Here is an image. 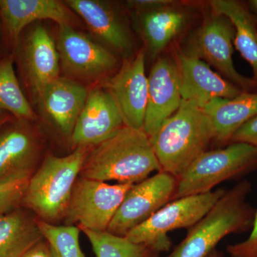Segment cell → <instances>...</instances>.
<instances>
[{"mask_svg":"<svg viewBox=\"0 0 257 257\" xmlns=\"http://www.w3.org/2000/svg\"><path fill=\"white\" fill-rule=\"evenodd\" d=\"M57 49L61 68L77 82L99 80L117 65V58L110 50L67 25L60 26Z\"/></svg>","mask_w":257,"mask_h":257,"instance_id":"30bf717a","label":"cell"},{"mask_svg":"<svg viewBox=\"0 0 257 257\" xmlns=\"http://www.w3.org/2000/svg\"><path fill=\"white\" fill-rule=\"evenodd\" d=\"M251 189L243 179L226 190L167 257H206L227 235L249 231L256 209L246 202Z\"/></svg>","mask_w":257,"mask_h":257,"instance_id":"3957f363","label":"cell"},{"mask_svg":"<svg viewBox=\"0 0 257 257\" xmlns=\"http://www.w3.org/2000/svg\"><path fill=\"white\" fill-rule=\"evenodd\" d=\"M148 78V100L143 130L152 136L182 104L178 68L175 60L160 57Z\"/></svg>","mask_w":257,"mask_h":257,"instance_id":"5bb4252c","label":"cell"},{"mask_svg":"<svg viewBox=\"0 0 257 257\" xmlns=\"http://www.w3.org/2000/svg\"><path fill=\"white\" fill-rule=\"evenodd\" d=\"M214 134V141L228 145L240 127L257 115V92H242L233 99L216 98L204 107Z\"/></svg>","mask_w":257,"mask_h":257,"instance_id":"ffe728a7","label":"cell"},{"mask_svg":"<svg viewBox=\"0 0 257 257\" xmlns=\"http://www.w3.org/2000/svg\"><path fill=\"white\" fill-rule=\"evenodd\" d=\"M134 184H109L101 181L77 179L64 219L79 229L106 231L126 193Z\"/></svg>","mask_w":257,"mask_h":257,"instance_id":"ba28073f","label":"cell"},{"mask_svg":"<svg viewBox=\"0 0 257 257\" xmlns=\"http://www.w3.org/2000/svg\"><path fill=\"white\" fill-rule=\"evenodd\" d=\"M257 170V147L230 143L224 148L206 151L177 179L173 200L211 192L225 181L241 178Z\"/></svg>","mask_w":257,"mask_h":257,"instance_id":"5b68a950","label":"cell"},{"mask_svg":"<svg viewBox=\"0 0 257 257\" xmlns=\"http://www.w3.org/2000/svg\"><path fill=\"white\" fill-rule=\"evenodd\" d=\"M89 91L77 81L60 77L42 91L37 101L66 138L70 139Z\"/></svg>","mask_w":257,"mask_h":257,"instance_id":"ac0fdd59","label":"cell"},{"mask_svg":"<svg viewBox=\"0 0 257 257\" xmlns=\"http://www.w3.org/2000/svg\"><path fill=\"white\" fill-rule=\"evenodd\" d=\"M85 22L93 33L115 50L126 55L133 48L130 32L110 5L99 0L64 2Z\"/></svg>","mask_w":257,"mask_h":257,"instance_id":"d6986e66","label":"cell"},{"mask_svg":"<svg viewBox=\"0 0 257 257\" xmlns=\"http://www.w3.org/2000/svg\"><path fill=\"white\" fill-rule=\"evenodd\" d=\"M246 143L257 147V115L233 135L230 143Z\"/></svg>","mask_w":257,"mask_h":257,"instance_id":"f1b7e54d","label":"cell"},{"mask_svg":"<svg viewBox=\"0 0 257 257\" xmlns=\"http://www.w3.org/2000/svg\"><path fill=\"white\" fill-rule=\"evenodd\" d=\"M21 60L27 84L37 101L44 89L60 77L57 44L45 27H35L29 32L22 47Z\"/></svg>","mask_w":257,"mask_h":257,"instance_id":"9a60e30c","label":"cell"},{"mask_svg":"<svg viewBox=\"0 0 257 257\" xmlns=\"http://www.w3.org/2000/svg\"><path fill=\"white\" fill-rule=\"evenodd\" d=\"M126 4L130 8L137 10L138 13L147 11L176 4L175 2L171 0H132L126 2Z\"/></svg>","mask_w":257,"mask_h":257,"instance_id":"f546056e","label":"cell"},{"mask_svg":"<svg viewBox=\"0 0 257 257\" xmlns=\"http://www.w3.org/2000/svg\"><path fill=\"white\" fill-rule=\"evenodd\" d=\"M161 170L178 179L214 141L209 118L202 108L182 100L175 114L150 137Z\"/></svg>","mask_w":257,"mask_h":257,"instance_id":"7a4b0ae2","label":"cell"},{"mask_svg":"<svg viewBox=\"0 0 257 257\" xmlns=\"http://www.w3.org/2000/svg\"><path fill=\"white\" fill-rule=\"evenodd\" d=\"M44 239H46L58 257H85L80 248V229L73 225L57 226L38 219Z\"/></svg>","mask_w":257,"mask_h":257,"instance_id":"484cf974","label":"cell"},{"mask_svg":"<svg viewBox=\"0 0 257 257\" xmlns=\"http://www.w3.org/2000/svg\"><path fill=\"white\" fill-rule=\"evenodd\" d=\"M246 6L257 20V0H249L246 2Z\"/></svg>","mask_w":257,"mask_h":257,"instance_id":"1f68e13d","label":"cell"},{"mask_svg":"<svg viewBox=\"0 0 257 257\" xmlns=\"http://www.w3.org/2000/svg\"><path fill=\"white\" fill-rule=\"evenodd\" d=\"M251 231L247 239L241 242L230 244L226 251L231 257H257V208Z\"/></svg>","mask_w":257,"mask_h":257,"instance_id":"83f0119b","label":"cell"},{"mask_svg":"<svg viewBox=\"0 0 257 257\" xmlns=\"http://www.w3.org/2000/svg\"><path fill=\"white\" fill-rule=\"evenodd\" d=\"M234 35V27L229 19L211 12L191 34L182 51L212 66L243 92H257V84L252 78L240 74L233 63Z\"/></svg>","mask_w":257,"mask_h":257,"instance_id":"52a82bcc","label":"cell"},{"mask_svg":"<svg viewBox=\"0 0 257 257\" xmlns=\"http://www.w3.org/2000/svg\"><path fill=\"white\" fill-rule=\"evenodd\" d=\"M43 238L38 219L27 208L0 215V257H23Z\"/></svg>","mask_w":257,"mask_h":257,"instance_id":"7402d4cb","label":"cell"},{"mask_svg":"<svg viewBox=\"0 0 257 257\" xmlns=\"http://www.w3.org/2000/svg\"><path fill=\"white\" fill-rule=\"evenodd\" d=\"M211 12L224 15L234 27V45L251 66L252 79L257 84V20L246 3L237 0H212Z\"/></svg>","mask_w":257,"mask_h":257,"instance_id":"603a6c76","label":"cell"},{"mask_svg":"<svg viewBox=\"0 0 257 257\" xmlns=\"http://www.w3.org/2000/svg\"><path fill=\"white\" fill-rule=\"evenodd\" d=\"M175 5L138 13L140 30L153 58L165 50L188 23L189 13Z\"/></svg>","mask_w":257,"mask_h":257,"instance_id":"44dd1931","label":"cell"},{"mask_svg":"<svg viewBox=\"0 0 257 257\" xmlns=\"http://www.w3.org/2000/svg\"><path fill=\"white\" fill-rule=\"evenodd\" d=\"M182 100L203 108L216 99H233L243 91L214 72L204 61L180 50L176 53Z\"/></svg>","mask_w":257,"mask_h":257,"instance_id":"4fadbf2b","label":"cell"},{"mask_svg":"<svg viewBox=\"0 0 257 257\" xmlns=\"http://www.w3.org/2000/svg\"><path fill=\"white\" fill-rule=\"evenodd\" d=\"M226 191L219 189L172 200L125 237L134 243L145 245L158 254L168 251L172 245L168 233L184 228L190 229L210 210Z\"/></svg>","mask_w":257,"mask_h":257,"instance_id":"8992f818","label":"cell"},{"mask_svg":"<svg viewBox=\"0 0 257 257\" xmlns=\"http://www.w3.org/2000/svg\"><path fill=\"white\" fill-rule=\"evenodd\" d=\"M145 50H141L106 82L124 126L143 130L148 100V78L145 74Z\"/></svg>","mask_w":257,"mask_h":257,"instance_id":"8fae6325","label":"cell"},{"mask_svg":"<svg viewBox=\"0 0 257 257\" xmlns=\"http://www.w3.org/2000/svg\"><path fill=\"white\" fill-rule=\"evenodd\" d=\"M114 99L105 88L89 91L87 101L79 114L71 144L77 147H92L114 135L124 126Z\"/></svg>","mask_w":257,"mask_h":257,"instance_id":"7c38bea8","label":"cell"},{"mask_svg":"<svg viewBox=\"0 0 257 257\" xmlns=\"http://www.w3.org/2000/svg\"><path fill=\"white\" fill-rule=\"evenodd\" d=\"M82 230L92 245L96 257H158L145 245L134 243L124 236L108 231Z\"/></svg>","mask_w":257,"mask_h":257,"instance_id":"d4e9b609","label":"cell"},{"mask_svg":"<svg viewBox=\"0 0 257 257\" xmlns=\"http://www.w3.org/2000/svg\"><path fill=\"white\" fill-rule=\"evenodd\" d=\"M161 171L148 135L144 130L124 126L89 150L80 177L135 184Z\"/></svg>","mask_w":257,"mask_h":257,"instance_id":"6da1fadb","label":"cell"},{"mask_svg":"<svg viewBox=\"0 0 257 257\" xmlns=\"http://www.w3.org/2000/svg\"><path fill=\"white\" fill-rule=\"evenodd\" d=\"M23 257H58L55 250L52 247L50 243L46 239H42L41 241L34 245L32 248L24 254Z\"/></svg>","mask_w":257,"mask_h":257,"instance_id":"4dcf8cb0","label":"cell"},{"mask_svg":"<svg viewBox=\"0 0 257 257\" xmlns=\"http://www.w3.org/2000/svg\"><path fill=\"white\" fill-rule=\"evenodd\" d=\"M32 175H18L0 182V215L22 207Z\"/></svg>","mask_w":257,"mask_h":257,"instance_id":"4316f807","label":"cell"},{"mask_svg":"<svg viewBox=\"0 0 257 257\" xmlns=\"http://www.w3.org/2000/svg\"><path fill=\"white\" fill-rule=\"evenodd\" d=\"M89 150V147H77L67 156L47 157L30 177L22 207L45 222L54 224L64 219L74 184Z\"/></svg>","mask_w":257,"mask_h":257,"instance_id":"277c9868","label":"cell"},{"mask_svg":"<svg viewBox=\"0 0 257 257\" xmlns=\"http://www.w3.org/2000/svg\"><path fill=\"white\" fill-rule=\"evenodd\" d=\"M10 120V116L9 114H8V112H5V111H0V128L6 124L7 122H8Z\"/></svg>","mask_w":257,"mask_h":257,"instance_id":"d6a6232c","label":"cell"},{"mask_svg":"<svg viewBox=\"0 0 257 257\" xmlns=\"http://www.w3.org/2000/svg\"><path fill=\"white\" fill-rule=\"evenodd\" d=\"M177 186V179L163 171L134 184L125 195L106 231L125 237L132 230L173 200Z\"/></svg>","mask_w":257,"mask_h":257,"instance_id":"9c48e42d","label":"cell"},{"mask_svg":"<svg viewBox=\"0 0 257 257\" xmlns=\"http://www.w3.org/2000/svg\"><path fill=\"white\" fill-rule=\"evenodd\" d=\"M206 257H224V256L221 251H218V250H216L215 248V249L211 251Z\"/></svg>","mask_w":257,"mask_h":257,"instance_id":"836d02e7","label":"cell"},{"mask_svg":"<svg viewBox=\"0 0 257 257\" xmlns=\"http://www.w3.org/2000/svg\"><path fill=\"white\" fill-rule=\"evenodd\" d=\"M40 145L28 121L17 119L0 128V182L21 175H32Z\"/></svg>","mask_w":257,"mask_h":257,"instance_id":"e0dca14e","label":"cell"},{"mask_svg":"<svg viewBox=\"0 0 257 257\" xmlns=\"http://www.w3.org/2000/svg\"><path fill=\"white\" fill-rule=\"evenodd\" d=\"M0 17L12 42L18 44L24 29L36 20H51L75 28L79 19L58 0H0Z\"/></svg>","mask_w":257,"mask_h":257,"instance_id":"2e32d148","label":"cell"},{"mask_svg":"<svg viewBox=\"0 0 257 257\" xmlns=\"http://www.w3.org/2000/svg\"><path fill=\"white\" fill-rule=\"evenodd\" d=\"M0 111L10 113L19 120L30 121L36 119L20 87L11 57L0 60Z\"/></svg>","mask_w":257,"mask_h":257,"instance_id":"cb8c5ba5","label":"cell"}]
</instances>
